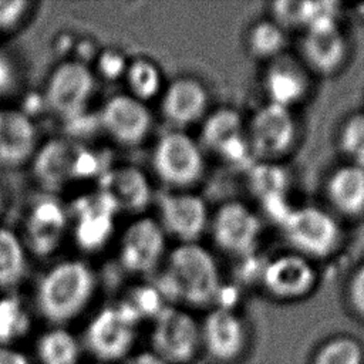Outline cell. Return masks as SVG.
<instances>
[{
  "mask_svg": "<svg viewBox=\"0 0 364 364\" xmlns=\"http://www.w3.org/2000/svg\"><path fill=\"white\" fill-rule=\"evenodd\" d=\"M118 212L100 191L82 198L75 206V237L88 250L104 245L112 230V218Z\"/></svg>",
  "mask_w": 364,
  "mask_h": 364,
  "instance_id": "22",
  "label": "cell"
},
{
  "mask_svg": "<svg viewBox=\"0 0 364 364\" xmlns=\"http://www.w3.org/2000/svg\"><path fill=\"white\" fill-rule=\"evenodd\" d=\"M67 225L64 209L54 200H43L31 208L24 223L28 249L40 256H48L61 243Z\"/></svg>",
  "mask_w": 364,
  "mask_h": 364,
  "instance_id": "18",
  "label": "cell"
},
{
  "mask_svg": "<svg viewBox=\"0 0 364 364\" xmlns=\"http://www.w3.org/2000/svg\"><path fill=\"white\" fill-rule=\"evenodd\" d=\"M311 364H364V347L354 337L336 336L318 346Z\"/></svg>",
  "mask_w": 364,
  "mask_h": 364,
  "instance_id": "29",
  "label": "cell"
},
{
  "mask_svg": "<svg viewBox=\"0 0 364 364\" xmlns=\"http://www.w3.org/2000/svg\"><path fill=\"white\" fill-rule=\"evenodd\" d=\"M125 78L131 95L142 102L151 100L159 91L162 82L159 68L146 58L134 60L127 67Z\"/></svg>",
  "mask_w": 364,
  "mask_h": 364,
  "instance_id": "30",
  "label": "cell"
},
{
  "mask_svg": "<svg viewBox=\"0 0 364 364\" xmlns=\"http://www.w3.org/2000/svg\"><path fill=\"white\" fill-rule=\"evenodd\" d=\"M28 7V1H0V33L14 28L26 16Z\"/></svg>",
  "mask_w": 364,
  "mask_h": 364,
  "instance_id": "33",
  "label": "cell"
},
{
  "mask_svg": "<svg viewBox=\"0 0 364 364\" xmlns=\"http://www.w3.org/2000/svg\"><path fill=\"white\" fill-rule=\"evenodd\" d=\"M36 354L40 364H78L81 346L68 330L55 327L38 337Z\"/></svg>",
  "mask_w": 364,
  "mask_h": 364,
  "instance_id": "26",
  "label": "cell"
},
{
  "mask_svg": "<svg viewBox=\"0 0 364 364\" xmlns=\"http://www.w3.org/2000/svg\"><path fill=\"white\" fill-rule=\"evenodd\" d=\"M273 21L286 28H303L304 21V1L282 0L272 4Z\"/></svg>",
  "mask_w": 364,
  "mask_h": 364,
  "instance_id": "32",
  "label": "cell"
},
{
  "mask_svg": "<svg viewBox=\"0 0 364 364\" xmlns=\"http://www.w3.org/2000/svg\"><path fill=\"white\" fill-rule=\"evenodd\" d=\"M296 129L291 109L270 102L256 109L246 124L253 154L263 159L276 158L289 151L294 142Z\"/></svg>",
  "mask_w": 364,
  "mask_h": 364,
  "instance_id": "11",
  "label": "cell"
},
{
  "mask_svg": "<svg viewBox=\"0 0 364 364\" xmlns=\"http://www.w3.org/2000/svg\"><path fill=\"white\" fill-rule=\"evenodd\" d=\"M202 149L195 139L181 131L162 135L152 154V166L158 178L172 186H189L203 173Z\"/></svg>",
  "mask_w": 364,
  "mask_h": 364,
  "instance_id": "8",
  "label": "cell"
},
{
  "mask_svg": "<svg viewBox=\"0 0 364 364\" xmlns=\"http://www.w3.org/2000/svg\"><path fill=\"white\" fill-rule=\"evenodd\" d=\"M104 131L125 146L139 145L152 128V115L148 107L128 94L114 95L105 101L100 112Z\"/></svg>",
  "mask_w": 364,
  "mask_h": 364,
  "instance_id": "14",
  "label": "cell"
},
{
  "mask_svg": "<svg viewBox=\"0 0 364 364\" xmlns=\"http://www.w3.org/2000/svg\"><path fill=\"white\" fill-rule=\"evenodd\" d=\"M1 202H3V195H1V189H0V208H1Z\"/></svg>",
  "mask_w": 364,
  "mask_h": 364,
  "instance_id": "37",
  "label": "cell"
},
{
  "mask_svg": "<svg viewBox=\"0 0 364 364\" xmlns=\"http://www.w3.org/2000/svg\"><path fill=\"white\" fill-rule=\"evenodd\" d=\"M94 289L95 276L85 263L61 262L43 276L36 294L37 309L50 323H67L85 309Z\"/></svg>",
  "mask_w": 364,
  "mask_h": 364,
  "instance_id": "2",
  "label": "cell"
},
{
  "mask_svg": "<svg viewBox=\"0 0 364 364\" xmlns=\"http://www.w3.org/2000/svg\"><path fill=\"white\" fill-rule=\"evenodd\" d=\"M259 216L240 202L223 203L212 219V235L216 245L232 255H250L260 239Z\"/></svg>",
  "mask_w": 364,
  "mask_h": 364,
  "instance_id": "12",
  "label": "cell"
},
{
  "mask_svg": "<svg viewBox=\"0 0 364 364\" xmlns=\"http://www.w3.org/2000/svg\"><path fill=\"white\" fill-rule=\"evenodd\" d=\"M263 88L267 102L291 109L307 94L309 78L299 63L287 57H277L263 75Z\"/></svg>",
  "mask_w": 364,
  "mask_h": 364,
  "instance_id": "23",
  "label": "cell"
},
{
  "mask_svg": "<svg viewBox=\"0 0 364 364\" xmlns=\"http://www.w3.org/2000/svg\"><path fill=\"white\" fill-rule=\"evenodd\" d=\"M348 301L351 309L364 320V263L353 273L348 282Z\"/></svg>",
  "mask_w": 364,
  "mask_h": 364,
  "instance_id": "34",
  "label": "cell"
},
{
  "mask_svg": "<svg viewBox=\"0 0 364 364\" xmlns=\"http://www.w3.org/2000/svg\"><path fill=\"white\" fill-rule=\"evenodd\" d=\"M26 270V253L18 237L9 229L0 228V289L20 282Z\"/></svg>",
  "mask_w": 364,
  "mask_h": 364,
  "instance_id": "28",
  "label": "cell"
},
{
  "mask_svg": "<svg viewBox=\"0 0 364 364\" xmlns=\"http://www.w3.org/2000/svg\"><path fill=\"white\" fill-rule=\"evenodd\" d=\"M0 364H30V361L21 351L0 344Z\"/></svg>",
  "mask_w": 364,
  "mask_h": 364,
  "instance_id": "35",
  "label": "cell"
},
{
  "mask_svg": "<svg viewBox=\"0 0 364 364\" xmlns=\"http://www.w3.org/2000/svg\"><path fill=\"white\" fill-rule=\"evenodd\" d=\"M98 191L119 210L141 212L152 196L146 176L135 166H117L102 171L98 176Z\"/></svg>",
  "mask_w": 364,
  "mask_h": 364,
  "instance_id": "17",
  "label": "cell"
},
{
  "mask_svg": "<svg viewBox=\"0 0 364 364\" xmlns=\"http://www.w3.org/2000/svg\"><path fill=\"white\" fill-rule=\"evenodd\" d=\"M37 148V129L30 117L18 109H0V164L18 166Z\"/></svg>",
  "mask_w": 364,
  "mask_h": 364,
  "instance_id": "20",
  "label": "cell"
},
{
  "mask_svg": "<svg viewBox=\"0 0 364 364\" xmlns=\"http://www.w3.org/2000/svg\"><path fill=\"white\" fill-rule=\"evenodd\" d=\"M247 182L252 193L279 222L291 209L287 206L286 193L289 188V175L284 168L273 162L253 164L247 169Z\"/></svg>",
  "mask_w": 364,
  "mask_h": 364,
  "instance_id": "24",
  "label": "cell"
},
{
  "mask_svg": "<svg viewBox=\"0 0 364 364\" xmlns=\"http://www.w3.org/2000/svg\"><path fill=\"white\" fill-rule=\"evenodd\" d=\"M200 141L205 148L232 165L249 169L255 164L256 156L247 138L246 124L235 109L220 108L212 112L202 125Z\"/></svg>",
  "mask_w": 364,
  "mask_h": 364,
  "instance_id": "10",
  "label": "cell"
},
{
  "mask_svg": "<svg viewBox=\"0 0 364 364\" xmlns=\"http://www.w3.org/2000/svg\"><path fill=\"white\" fill-rule=\"evenodd\" d=\"M317 273L310 259L293 252L269 260L260 282L266 291L280 300H297L309 294L316 284Z\"/></svg>",
  "mask_w": 364,
  "mask_h": 364,
  "instance_id": "15",
  "label": "cell"
},
{
  "mask_svg": "<svg viewBox=\"0 0 364 364\" xmlns=\"http://www.w3.org/2000/svg\"><path fill=\"white\" fill-rule=\"evenodd\" d=\"M34 173L48 189L91 178L100 172L97 155L82 145L67 139H53L44 144L34 158Z\"/></svg>",
  "mask_w": 364,
  "mask_h": 364,
  "instance_id": "4",
  "label": "cell"
},
{
  "mask_svg": "<svg viewBox=\"0 0 364 364\" xmlns=\"http://www.w3.org/2000/svg\"><path fill=\"white\" fill-rule=\"evenodd\" d=\"M280 225L294 252L307 259L333 253L341 239V229L336 218L313 205L291 208Z\"/></svg>",
  "mask_w": 364,
  "mask_h": 364,
  "instance_id": "3",
  "label": "cell"
},
{
  "mask_svg": "<svg viewBox=\"0 0 364 364\" xmlns=\"http://www.w3.org/2000/svg\"><path fill=\"white\" fill-rule=\"evenodd\" d=\"M208 101V92L202 82L191 77H181L168 85L162 97L161 111L172 125L186 127L205 115Z\"/></svg>",
  "mask_w": 364,
  "mask_h": 364,
  "instance_id": "19",
  "label": "cell"
},
{
  "mask_svg": "<svg viewBox=\"0 0 364 364\" xmlns=\"http://www.w3.org/2000/svg\"><path fill=\"white\" fill-rule=\"evenodd\" d=\"M138 320L124 307H105L87 324L84 344L102 363L127 358L136 337Z\"/></svg>",
  "mask_w": 364,
  "mask_h": 364,
  "instance_id": "6",
  "label": "cell"
},
{
  "mask_svg": "<svg viewBox=\"0 0 364 364\" xmlns=\"http://www.w3.org/2000/svg\"><path fill=\"white\" fill-rule=\"evenodd\" d=\"M158 209L162 229L182 243H193L209 223L206 203L192 193H164L158 199Z\"/></svg>",
  "mask_w": 364,
  "mask_h": 364,
  "instance_id": "16",
  "label": "cell"
},
{
  "mask_svg": "<svg viewBox=\"0 0 364 364\" xmlns=\"http://www.w3.org/2000/svg\"><path fill=\"white\" fill-rule=\"evenodd\" d=\"M124 364H168L161 357L152 351H139L132 355H128Z\"/></svg>",
  "mask_w": 364,
  "mask_h": 364,
  "instance_id": "36",
  "label": "cell"
},
{
  "mask_svg": "<svg viewBox=\"0 0 364 364\" xmlns=\"http://www.w3.org/2000/svg\"><path fill=\"white\" fill-rule=\"evenodd\" d=\"M95 88L91 70L80 61H65L57 65L46 85V104L63 119L80 117Z\"/></svg>",
  "mask_w": 364,
  "mask_h": 364,
  "instance_id": "9",
  "label": "cell"
},
{
  "mask_svg": "<svg viewBox=\"0 0 364 364\" xmlns=\"http://www.w3.org/2000/svg\"><path fill=\"white\" fill-rule=\"evenodd\" d=\"M200 326V350L219 364L236 363L247 350L249 330L245 318L230 306H215Z\"/></svg>",
  "mask_w": 364,
  "mask_h": 364,
  "instance_id": "7",
  "label": "cell"
},
{
  "mask_svg": "<svg viewBox=\"0 0 364 364\" xmlns=\"http://www.w3.org/2000/svg\"><path fill=\"white\" fill-rule=\"evenodd\" d=\"M286 43V30L273 20L257 21L247 34L249 51L257 58L274 60L282 57Z\"/></svg>",
  "mask_w": 364,
  "mask_h": 364,
  "instance_id": "27",
  "label": "cell"
},
{
  "mask_svg": "<svg viewBox=\"0 0 364 364\" xmlns=\"http://www.w3.org/2000/svg\"><path fill=\"white\" fill-rule=\"evenodd\" d=\"M338 144L348 164L364 168V114H354L346 119Z\"/></svg>",
  "mask_w": 364,
  "mask_h": 364,
  "instance_id": "31",
  "label": "cell"
},
{
  "mask_svg": "<svg viewBox=\"0 0 364 364\" xmlns=\"http://www.w3.org/2000/svg\"><path fill=\"white\" fill-rule=\"evenodd\" d=\"M327 196L336 209L346 215L364 210V168L347 164L328 178Z\"/></svg>",
  "mask_w": 364,
  "mask_h": 364,
  "instance_id": "25",
  "label": "cell"
},
{
  "mask_svg": "<svg viewBox=\"0 0 364 364\" xmlns=\"http://www.w3.org/2000/svg\"><path fill=\"white\" fill-rule=\"evenodd\" d=\"M220 289V274L213 256L196 242L175 247L156 282V291L162 296L192 306L212 303Z\"/></svg>",
  "mask_w": 364,
  "mask_h": 364,
  "instance_id": "1",
  "label": "cell"
},
{
  "mask_svg": "<svg viewBox=\"0 0 364 364\" xmlns=\"http://www.w3.org/2000/svg\"><path fill=\"white\" fill-rule=\"evenodd\" d=\"M152 353L168 364H189L200 353V326L183 309L165 306L154 316Z\"/></svg>",
  "mask_w": 364,
  "mask_h": 364,
  "instance_id": "5",
  "label": "cell"
},
{
  "mask_svg": "<svg viewBox=\"0 0 364 364\" xmlns=\"http://www.w3.org/2000/svg\"><path fill=\"white\" fill-rule=\"evenodd\" d=\"M301 54L310 68L320 74H331L346 60L347 40L338 24L309 28L301 40Z\"/></svg>",
  "mask_w": 364,
  "mask_h": 364,
  "instance_id": "21",
  "label": "cell"
},
{
  "mask_svg": "<svg viewBox=\"0 0 364 364\" xmlns=\"http://www.w3.org/2000/svg\"><path fill=\"white\" fill-rule=\"evenodd\" d=\"M165 255V230L151 219L141 218L124 232L119 243V263L129 273L148 274Z\"/></svg>",
  "mask_w": 364,
  "mask_h": 364,
  "instance_id": "13",
  "label": "cell"
}]
</instances>
